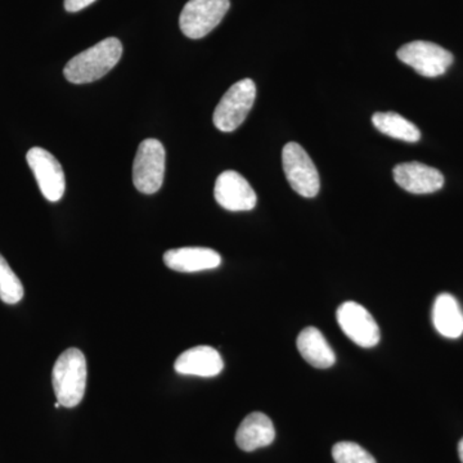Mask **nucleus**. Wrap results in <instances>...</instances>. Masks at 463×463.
<instances>
[{
  "label": "nucleus",
  "mask_w": 463,
  "mask_h": 463,
  "mask_svg": "<svg viewBox=\"0 0 463 463\" xmlns=\"http://www.w3.org/2000/svg\"><path fill=\"white\" fill-rule=\"evenodd\" d=\"M87 359L81 350L70 347L58 356L52 371L58 403L65 408H74L80 403L87 388Z\"/></svg>",
  "instance_id": "f03ea898"
},
{
  "label": "nucleus",
  "mask_w": 463,
  "mask_h": 463,
  "mask_svg": "<svg viewBox=\"0 0 463 463\" xmlns=\"http://www.w3.org/2000/svg\"><path fill=\"white\" fill-rule=\"evenodd\" d=\"M223 368V358L218 350L205 345L185 350L174 364L176 373L200 377L218 376Z\"/></svg>",
  "instance_id": "f8f14e48"
},
{
  "label": "nucleus",
  "mask_w": 463,
  "mask_h": 463,
  "mask_svg": "<svg viewBox=\"0 0 463 463\" xmlns=\"http://www.w3.org/2000/svg\"><path fill=\"white\" fill-rule=\"evenodd\" d=\"M165 175V148L157 139H146L139 145L133 164V183L145 194L160 191Z\"/></svg>",
  "instance_id": "20e7f679"
},
{
  "label": "nucleus",
  "mask_w": 463,
  "mask_h": 463,
  "mask_svg": "<svg viewBox=\"0 0 463 463\" xmlns=\"http://www.w3.org/2000/svg\"><path fill=\"white\" fill-rule=\"evenodd\" d=\"M336 463H377L370 452L353 441H340L332 448Z\"/></svg>",
  "instance_id": "6ab92c4d"
},
{
  "label": "nucleus",
  "mask_w": 463,
  "mask_h": 463,
  "mask_svg": "<svg viewBox=\"0 0 463 463\" xmlns=\"http://www.w3.org/2000/svg\"><path fill=\"white\" fill-rule=\"evenodd\" d=\"M337 322L344 334L356 345L370 349L380 343V328L361 304L346 301L337 309Z\"/></svg>",
  "instance_id": "1a4fd4ad"
},
{
  "label": "nucleus",
  "mask_w": 463,
  "mask_h": 463,
  "mask_svg": "<svg viewBox=\"0 0 463 463\" xmlns=\"http://www.w3.org/2000/svg\"><path fill=\"white\" fill-rule=\"evenodd\" d=\"M216 203L228 212H250L257 206L258 196L250 183L233 170H227L215 182Z\"/></svg>",
  "instance_id": "9d476101"
},
{
  "label": "nucleus",
  "mask_w": 463,
  "mask_h": 463,
  "mask_svg": "<svg viewBox=\"0 0 463 463\" xmlns=\"http://www.w3.org/2000/svg\"><path fill=\"white\" fill-rule=\"evenodd\" d=\"M27 164L38 182L43 196L51 203H57L66 190L65 173L56 157L42 147H33L26 154Z\"/></svg>",
  "instance_id": "6e6552de"
},
{
  "label": "nucleus",
  "mask_w": 463,
  "mask_h": 463,
  "mask_svg": "<svg viewBox=\"0 0 463 463\" xmlns=\"http://www.w3.org/2000/svg\"><path fill=\"white\" fill-rule=\"evenodd\" d=\"M163 259L169 269L182 273L215 269L222 263L221 255L207 248L173 249L166 251Z\"/></svg>",
  "instance_id": "ddd939ff"
},
{
  "label": "nucleus",
  "mask_w": 463,
  "mask_h": 463,
  "mask_svg": "<svg viewBox=\"0 0 463 463\" xmlns=\"http://www.w3.org/2000/svg\"><path fill=\"white\" fill-rule=\"evenodd\" d=\"M24 298V286L16 273L9 267L7 260L0 254V300L14 306Z\"/></svg>",
  "instance_id": "a211bd4d"
},
{
  "label": "nucleus",
  "mask_w": 463,
  "mask_h": 463,
  "mask_svg": "<svg viewBox=\"0 0 463 463\" xmlns=\"http://www.w3.org/2000/svg\"><path fill=\"white\" fill-rule=\"evenodd\" d=\"M94 2L96 0H65V9L67 12H79Z\"/></svg>",
  "instance_id": "aec40b11"
},
{
  "label": "nucleus",
  "mask_w": 463,
  "mask_h": 463,
  "mask_svg": "<svg viewBox=\"0 0 463 463\" xmlns=\"http://www.w3.org/2000/svg\"><path fill=\"white\" fill-rule=\"evenodd\" d=\"M458 455L459 459H461V462L463 463V438L461 439V441H459L458 444Z\"/></svg>",
  "instance_id": "412c9836"
},
{
  "label": "nucleus",
  "mask_w": 463,
  "mask_h": 463,
  "mask_svg": "<svg viewBox=\"0 0 463 463\" xmlns=\"http://www.w3.org/2000/svg\"><path fill=\"white\" fill-rule=\"evenodd\" d=\"M283 170L292 190L300 196L312 199L321 190L318 170L306 149L297 142H289L282 151Z\"/></svg>",
  "instance_id": "39448f33"
},
{
  "label": "nucleus",
  "mask_w": 463,
  "mask_h": 463,
  "mask_svg": "<svg viewBox=\"0 0 463 463\" xmlns=\"http://www.w3.org/2000/svg\"><path fill=\"white\" fill-rule=\"evenodd\" d=\"M276 438L272 420L267 414L252 412L243 419L236 432V443L245 452L270 446Z\"/></svg>",
  "instance_id": "4468645a"
},
{
  "label": "nucleus",
  "mask_w": 463,
  "mask_h": 463,
  "mask_svg": "<svg viewBox=\"0 0 463 463\" xmlns=\"http://www.w3.org/2000/svg\"><path fill=\"white\" fill-rule=\"evenodd\" d=\"M230 0H190L179 17L182 33L190 39H201L222 23Z\"/></svg>",
  "instance_id": "423d86ee"
},
{
  "label": "nucleus",
  "mask_w": 463,
  "mask_h": 463,
  "mask_svg": "<svg viewBox=\"0 0 463 463\" xmlns=\"http://www.w3.org/2000/svg\"><path fill=\"white\" fill-rule=\"evenodd\" d=\"M398 58L425 78L446 74L453 63V54L435 43L416 41L399 48Z\"/></svg>",
  "instance_id": "0eeeda50"
},
{
  "label": "nucleus",
  "mask_w": 463,
  "mask_h": 463,
  "mask_svg": "<svg viewBox=\"0 0 463 463\" xmlns=\"http://www.w3.org/2000/svg\"><path fill=\"white\" fill-rule=\"evenodd\" d=\"M121 56V42L118 38H108L71 58L63 69V75L72 84L93 83L109 74Z\"/></svg>",
  "instance_id": "f257e3e1"
},
{
  "label": "nucleus",
  "mask_w": 463,
  "mask_h": 463,
  "mask_svg": "<svg viewBox=\"0 0 463 463\" xmlns=\"http://www.w3.org/2000/svg\"><path fill=\"white\" fill-rule=\"evenodd\" d=\"M297 345L307 364L319 370L330 368L336 362L334 350L328 345L327 340L318 328H304L298 336Z\"/></svg>",
  "instance_id": "2eb2a0df"
},
{
  "label": "nucleus",
  "mask_w": 463,
  "mask_h": 463,
  "mask_svg": "<svg viewBox=\"0 0 463 463\" xmlns=\"http://www.w3.org/2000/svg\"><path fill=\"white\" fill-rule=\"evenodd\" d=\"M373 123L379 132L399 141L414 143L421 139L419 128L397 112H376Z\"/></svg>",
  "instance_id": "f3484780"
},
{
  "label": "nucleus",
  "mask_w": 463,
  "mask_h": 463,
  "mask_svg": "<svg viewBox=\"0 0 463 463\" xmlns=\"http://www.w3.org/2000/svg\"><path fill=\"white\" fill-rule=\"evenodd\" d=\"M432 322L439 334L448 339H458L463 334V313L452 295L440 294L435 298Z\"/></svg>",
  "instance_id": "dca6fc26"
},
{
  "label": "nucleus",
  "mask_w": 463,
  "mask_h": 463,
  "mask_svg": "<svg viewBox=\"0 0 463 463\" xmlns=\"http://www.w3.org/2000/svg\"><path fill=\"white\" fill-rule=\"evenodd\" d=\"M60 407H62V405H61L60 403H58V402H56V403H54V408H60Z\"/></svg>",
  "instance_id": "4be33fe9"
},
{
  "label": "nucleus",
  "mask_w": 463,
  "mask_h": 463,
  "mask_svg": "<svg viewBox=\"0 0 463 463\" xmlns=\"http://www.w3.org/2000/svg\"><path fill=\"white\" fill-rule=\"evenodd\" d=\"M394 181L413 194H434L444 185L443 174L421 163H403L394 167Z\"/></svg>",
  "instance_id": "9b49d317"
},
{
  "label": "nucleus",
  "mask_w": 463,
  "mask_h": 463,
  "mask_svg": "<svg viewBox=\"0 0 463 463\" xmlns=\"http://www.w3.org/2000/svg\"><path fill=\"white\" fill-rule=\"evenodd\" d=\"M257 99V85L251 79H243L232 85L225 91L223 99L214 111V125L221 132L231 133L236 130L248 118L249 112Z\"/></svg>",
  "instance_id": "7ed1b4c3"
}]
</instances>
